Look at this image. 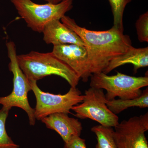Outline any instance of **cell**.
Segmentation results:
<instances>
[{"instance_id":"2e32d148","label":"cell","mask_w":148,"mask_h":148,"mask_svg":"<svg viewBox=\"0 0 148 148\" xmlns=\"http://www.w3.org/2000/svg\"><path fill=\"white\" fill-rule=\"evenodd\" d=\"M10 110L2 107L0 110V148H18L7 132L5 123Z\"/></svg>"},{"instance_id":"5b68a950","label":"cell","mask_w":148,"mask_h":148,"mask_svg":"<svg viewBox=\"0 0 148 148\" xmlns=\"http://www.w3.org/2000/svg\"><path fill=\"white\" fill-rule=\"evenodd\" d=\"M8 54L9 58V69L13 74V88L10 95L0 97V105L10 110L13 107L20 108L27 113L31 125H34L36 118L34 109L30 106L28 101V92L32 90L30 81L18 65L16 47L13 42L6 43Z\"/></svg>"},{"instance_id":"ba28073f","label":"cell","mask_w":148,"mask_h":148,"mask_svg":"<svg viewBox=\"0 0 148 148\" xmlns=\"http://www.w3.org/2000/svg\"><path fill=\"white\" fill-rule=\"evenodd\" d=\"M114 128L117 148H148L145 136L148 130V112L122 121Z\"/></svg>"},{"instance_id":"30bf717a","label":"cell","mask_w":148,"mask_h":148,"mask_svg":"<svg viewBox=\"0 0 148 148\" xmlns=\"http://www.w3.org/2000/svg\"><path fill=\"white\" fill-rule=\"evenodd\" d=\"M48 129L59 134L64 143L76 136H80L83 129L81 122L77 119L70 117L68 114L56 113L41 120Z\"/></svg>"},{"instance_id":"8992f818","label":"cell","mask_w":148,"mask_h":148,"mask_svg":"<svg viewBox=\"0 0 148 148\" xmlns=\"http://www.w3.org/2000/svg\"><path fill=\"white\" fill-rule=\"evenodd\" d=\"M29 81L36 98L34 115L38 120L56 113H71L73 107L82 103L84 98V95L77 87H71L66 94H55L43 91L38 86L36 81Z\"/></svg>"},{"instance_id":"52a82bcc","label":"cell","mask_w":148,"mask_h":148,"mask_svg":"<svg viewBox=\"0 0 148 148\" xmlns=\"http://www.w3.org/2000/svg\"><path fill=\"white\" fill-rule=\"evenodd\" d=\"M82 103L74 106V115L81 119H90L105 127H114L119 118L108 108L103 89L90 87L85 91Z\"/></svg>"},{"instance_id":"9c48e42d","label":"cell","mask_w":148,"mask_h":148,"mask_svg":"<svg viewBox=\"0 0 148 148\" xmlns=\"http://www.w3.org/2000/svg\"><path fill=\"white\" fill-rule=\"evenodd\" d=\"M52 52L77 74L87 82L91 76L89 71L87 51L84 46L75 44L54 46Z\"/></svg>"},{"instance_id":"7c38bea8","label":"cell","mask_w":148,"mask_h":148,"mask_svg":"<svg viewBox=\"0 0 148 148\" xmlns=\"http://www.w3.org/2000/svg\"><path fill=\"white\" fill-rule=\"evenodd\" d=\"M126 64L134 66V72L139 69L148 67V47L136 48L132 46L125 52L112 59L103 73L108 74L118 67Z\"/></svg>"},{"instance_id":"277c9868","label":"cell","mask_w":148,"mask_h":148,"mask_svg":"<svg viewBox=\"0 0 148 148\" xmlns=\"http://www.w3.org/2000/svg\"><path fill=\"white\" fill-rule=\"evenodd\" d=\"M90 87L105 89L106 100L111 101L117 97L120 99H134L142 94L141 88L148 86V76L133 77L117 72L110 76L103 72L92 74Z\"/></svg>"},{"instance_id":"3957f363","label":"cell","mask_w":148,"mask_h":148,"mask_svg":"<svg viewBox=\"0 0 148 148\" xmlns=\"http://www.w3.org/2000/svg\"><path fill=\"white\" fill-rule=\"evenodd\" d=\"M27 27L34 32L42 33L51 21L60 20L73 8V0H63L57 4L36 3L32 0H10Z\"/></svg>"},{"instance_id":"5bb4252c","label":"cell","mask_w":148,"mask_h":148,"mask_svg":"<svg viewBox=\"0 0 148 148\" xmlns=\"http://www.w3.org/2000/svg\"><path fill=\"white\" fill-rule=\"evenodd\" d=\"M91 131L96 135L95 148H117L114 138L113 127L100 125L92 127Z\"/></svg>"},{"instance_id":"d6986e66","label":"cell","mask_w":148,"mask_h":148,"mask_svg":"<svg viewBox=\"0 0 148 148\" xmlns=\"http://www.w3.org/2000/svg\"><path fill=\"white\" fill-rule=\"evenodd\" d=\"M45 1L47 2V3L53 4H57L61 2L63 0H45Z\"/></svg>"},{"instance_id":"ac0fdd59","label":"cell","mask_w":148,"mask_h":148,"mask_svg":"<svg viewBox=\"0 0 148 148\" xmlns=\"http://www.w3.org/2000/svg\"><path fill=\"white\" fill-rule=\"evenodd\" d=\"M64 148H87L85 140L80 136L74 137L66 143H64Z\"/></svg>"},{"instance_id":"6da1fadb","label":"cell","mask_w":148,"mask_h":148,"mask_svg":"<svg viewBox=\"0 0 148 148\" xmlns=\"http://www.w3.org/2000/svg\"><path fill=\"white\" fill-rule=\"evenodd\" d=\"M61 20L84 43L91 75L103 72L112 59L132 46L130 37L114 27L106 31H92L79 26L69 16L65 15Z\"/></svg>"},{"instance_id":"8fae6325","label":"cell","mask_w":148,"mask_h":148,"mask_svg":"<svg viewBox=\"0 0 148 148\" xmlns=\"http://www.w3.org/2000/svg\"><path fill=\"white\" fill-rule=\"evenodd\" d=\"M42 33L45 42L53 46L69 44L84 46V43L78 35L60 20L51 21L45 27Z\"/></svg>"},{"instance_id":"9a60e30c","label":"cell","mask_w":148,"mask_h":148,"mask_svg":"<svg viewBox=\"0 0 148 148\" xmlns=\"http://www.w3.org/2000/svg\"><path fill=\"white\" fill-rule=\"evenodd\" d=\"M113 16L114 28L124 32L123 16L125 9L132 0H108Z\"/></svg>"},{"instance_id":"7a4b0ae2","label":"cell","mask_w":148,"mask_h":148,"mask_svg":"<svg viewBox=\"0 0 148 148\" xmlns=\"http://www.w3.org/2000/svg\"><path fill=\"white\" fill-rule=\"evenodd\" d=\"M20 69L29 80L37 81L55 75L66 80L71 87H77L80 78L68 65L58 59L53 52L31 51L17 55Z\"/></svg>"},{"instance_id":"4fadbf2b","label":"cell","mask_w":148,"mask_h":148,"mask_svg":"<svg viewBox=\"0 0 148 148\" xmlns=\"http://www.w3.org/2000/svg\"><path fill=\"white\" fill-rule=\"evenodd\" d=\"M106 103L109 109L116 115L131 107H138L141 109L148 108V88L143 90L141 95L138 98L129 99H114L111 101L106 100Z\"/></svg>"},{"instance_id":"e0dca14e","label":"cell","mask_w":148,"mask_h":148,"mask_svg":"<svg viewBox=\"0 0 148 148\" xmlns=\"http://www.w3.org/2000/svg\"><path fill=\"white\" fill-rule=\"evenodd\" d=\"M138 39L141 42H148V12L141 14L135 23Z\"/></svg>"}]
</instances>
